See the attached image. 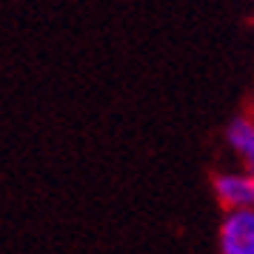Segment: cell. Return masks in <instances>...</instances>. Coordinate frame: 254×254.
Listing matches in <instances>:
<instances>
[{"label": "cell", "instance_id": "6da1fadb", "mask_svg": "<svg viewBox=\"0 0 254 254\" xmlns=\"http://www.w3.org/2000/svg\"><path fill=\"white\" fill-rule=\"evenodd\" d=\"M220 249L226 254H252L254 252V214L252 206L234 208L223 229H220Z\"/></svg>", "mask_w": 254, "mask_h": 254}, {"label": "cell", "instance_id": "7a4b0ae2", "mask_svg": "<svg viewBox=\"0 0 254 254\" xmlns=\"http://www.w3.org/2000/svg\"><path fill=\"white\" fill-rule=\"evenodd\" d=\"M214 191H217L220 203L229 208L252 206V200H254L252 177H243V174H217L214 177Z\"/></svg>", "mask_w": 254, "mask_h": 254}, {"label": "cell", "instance_id": "3957f363", "mask_svg": "<svg viewBox=\"0 0 254 254\" xmlns=\"http://www.w3.org/2000/svg\"><path fill=\"white\" fill-rule=\"evenodd\" d=\"M226 134H229V143L234 146V151L252 166V160H254V126H252V120L249 117H234L229 123V131Z\"/></svg>", "mask_w": 254, "mask_h": 254}]
</instances>
